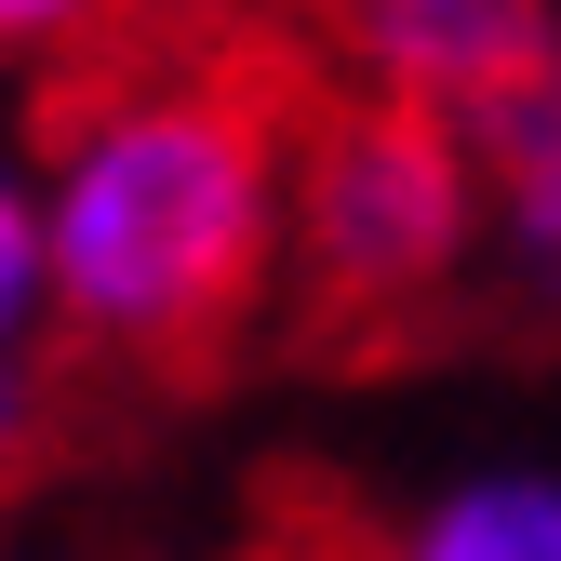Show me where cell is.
I'll list each match as a JSON object with an SVG mask.
<instances>
[{
	"instance_id": "obj_1",
	"label": "cell",
	"mask_w": 561,
	"mask_h": 561,
	"mask_svg": "<svg viewBox=\"0 0 561 561\" xmlns=\"http://www.w3.org/2000/svg\"><path fill=\"white\" fill-rule=\"evenodd\" d=\"M321 67L215 0L134 14L41 81V241L54 321L121 375H215L295 280V134Z\"/></svg>"
},
{
	"instance_id": "obj_3",
	"label": "cell",
	"mask_w": 561,
	"mask_h": 561,
	"mask_svg": "<svg viewBox=\"0 0 561 561\" xmlns=\"http://www.w3.org/2000/svg\"><path fill=\"white\" fill-rule=\"evenodd\" d=\"M321 41L362 94H401L455 134L495 121L535 81H561V14L548 0H321Z\"/></svg>"
},
{
	"instance_id": "obj_5",
	"label": "cell",
	"mask_w": 561,
	"mask_h": 561,
	"mask_svg": "<svg viewBox=\"0 0 561 561\" xmlns=\"http://www.w3.org/2000/svg\"><path fill=\"white\" fill-rule=\"evenodd\" d=\"M388 561H561V481H535V468L455 481L428 522H401Z\"/></svg>"
},
{
	"instance_id": "obj_8",
	"label": "cell",
	"mask_w": 561,
	"mask_h": 561,
	"mask_svg": "<svg viewBox=\"0 0 561 561\" xmlns=\"http://www.w3.org/2000/svg\"><path fill=\"white\" fill-rule=\"evenodd\" d=\"M121 14L134 0H0V54H54L67 67V54H94Z\"/></svg>"
},
{
	"instance_id": "obj_4",
	"label": "cell",
	"mask_w": 561,
	"mask_h": 561,
	"mask_svg": "<svg viewBox=\"0 0 561 561\" xmlns=\"http://www.w3.org/2000/svg\"><path fill=\"white\" fill-rule=\"evenodd\" d=\"M468 148H481V201H495V241L522 267L561 280V81L508 94L495 121H468Z\"/></svg>"
},
{
	"instance_id": "obj_7",
	"label": "cell",
	"mask_w": 561,
	"mask_h": 561,
	"mask_svg": "<svg viewBox=\"0 0 561 561\" xmlns=\"http://www.w3.org/2000/svg\"><path fill=\"white\" fill-rule=\"evenodd\" d=\"M54 442H67V388H54V362H41V347H0V495H14V481H41Z\"/></svg>"
},
{
	"instance_id": "obj_6",
	"label": "cell",
	"mask_w": 561,
	"mask_h": 561,
	"mask_svg": "<svg viewBox=\"0 0 561 561\" xmlns=\"http://www.w3.org/2000/svg\"><path fill=\"white\" fill-rule=\"evenodd\" d=\"M54 308V241H41V187L0 161V347H27Z\"/></svg>"
},
{
	"instance_id": "obj_2",
	"label": "cell",
	"mask_w": 561,
	"mask_h": 561,
	"mask_svg": "<svg viewBox=\"0 0 561 561\" xmlns=\"http://www.w3.org/2000/svg\"><path fill=\"white\" fill-rule=\"evenodd\" d=\"M481 148L455 121L321 81L295 134V295L321 334H401L414 308H442L481 254Z\"/></svg>"
}]
</instances>
